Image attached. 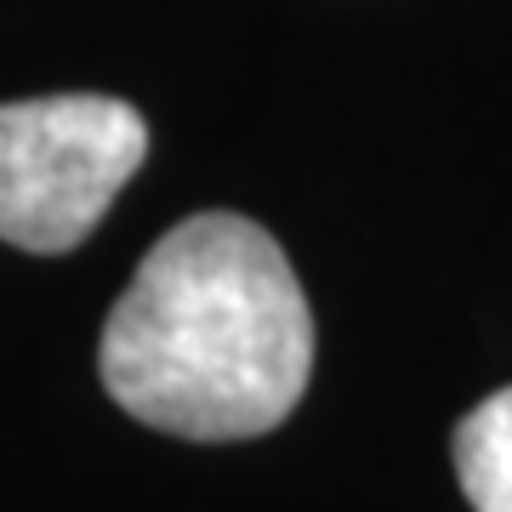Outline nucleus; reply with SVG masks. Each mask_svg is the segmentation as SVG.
Returning <instances> with one entry per match:
<instances>
[{
  "label": "nucleus",
  "instance_id": "f03ea898",
  "mask_svg": "<svg viewBox=\"0 0 512 512\" xmlns=\"http://www.w3.org/2000/svg\"><path fill=\"white\" fill-rule=\"evenodd\" d=\"M148 160V120L120 97L63 92L0 103V239L74 251Z\"/></svg>",
  "mask_w": 512,
  "mask_h": 512
},
{
  "label": "nucleus",
  "instance_id": "7ed1b4c3",
  "mask_svg": "<svg viewBox=\"0 0 512 512\" xmlns=\"http://www.w3.org/2000/svg\"><path fill=\"white\" fill-rule=\"evenodd\" d=\"M461 495L473 512H512V387L467 410L450 439Z\"/></svg>",
  "mask_w": 512,
  "mask_h": 512
},
{
  "label": "nucleus",
  "instance_id": "f257e3e1",
  "mask_svg": "<svg viewBox=\"0 0 512 512\" xmlns=\"http://www.w3.org/2000/svg\"><path fill=\"white\" fill-rule=\"evenodd\" d=\"M109 399L154 433L256 439L313 376V313L279 239L234 211L183 217L103 319Z\"/></svg>",
  "mask_w": 512,
  "mask_h": 512
}]
</instances>
